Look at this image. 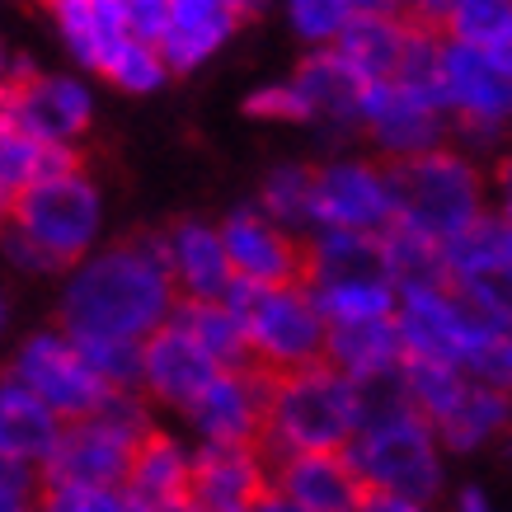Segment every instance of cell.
I'll return each instance as SVG.
<instances>
[{
    "instance_id": "cell-2",
    "label": "cell",
    "mask_w": 512,
    "mask_h": 512,
    "mask_svg": "<svg viewBox=\"0 0 512 512\" xmlns=\"http://www.w3.org/2000/svg\"><path fill=\"white\" fill-rule=\"evenodd\" d=\"M348 466L362 480V508L409 512L433 503L442 489V461H437V433L414 404L400 395V381L390 395L367 400L362 428L348 437Z\"/></svg>"
},
{
    "instance_id": "cell-41",
    "label": "cell",
    "mask_w": 512,
    "mask_h": 512,
    "mask_svg": "<svg viewBox=\"0 0 512 512\" xmlns=\"http://www.w3.org/2000/svg\"><path fill=\"white\" fill-rule=\"evenodd\" d=\"M404 0H353V10H381V15H400Z\"/></svg>"
},
{
    "instance_id": "cell-36",
    "label": "cell",
    "mask_w": 512,
    "mask_h": 512,
    "mask_svg": "<svg viewBox=\"0 0 512 512\" xmlns=\"http://www.w3.org/2000/svg\"><path fill=\"white\" fill-rule=\"evenodd\" d=\"M245 113L249 118H273V123H311V109L296 94V85H268V90L249 94Z\"/></svg>"
},
{
    "instance_id": "cell-42",
    "label": "cell",
    "mask_w": 512,
    "mask_h": 512,
    "mask_svg": "<svg viewBox=\"0 0 512 512\" xmlns=\"http://www.w3.org/2000/svg\"><path fill=\"white\" fill-rule=\"evenodd\" d=\"M231 5H235V15L240 19H254V15H264L273 0H231Z\"/></svg>"
},
{
    "instance_id": "cell-35",
    "label": "cell",
    "mask_w": 512,
    "mask_h": 512,
    "mask_svg": "<svg viewBox=\"0 0 512 512\" xmlns=\"http://www.w3.org/2000/svg\"><path fill=\"white\" fill-rule=\"evenodd\" d=\"M466 376L489 381V386L512 395V329H494V334L484 339V348L466 362Z\"/></svg>"
},
{
    "instance_id": "cell-14",
    "label": "cell",
    "mask_w": 512,
    "mask_h": 512,
    "mask_svg": "<svg viewBox=\"0 0 512 512\" xmlns=\"http://www.w3.org/2000/svg\"><path fill=\"white\" fill-rule=\"evenodd\" d=\"M357 123L372 132V141L386 156H414V151L442 146L447 137V113L395 80H367Z\"/></svg>"
},
{
    "instance_id": "cell-28",
    "label": "cell",
    "mask_w": 512,
    "mask_h": 512,
    "mask_svg": "<svg viewBox=\"0 0 512 512\" xmlns=\"http://www.w3.org/2000/svg\"><path fill=\"white\" fill-rule=\"evenodd\" d=\"M174 315L198 334V343L217 357L221 367H245L249 362L245 329H240V320L231 315L226 301H193V296H188V301H174Z\"/></svg>"
},
{
    "instance_id": "cell-1",
    "label": "cell",
    "mask_w": 512,
    "mask_h": 512,
    "mask_svg": "<svg viewBox=\"0 0 512 512\" xmlns=\"http://www.w3.org/2000/svg\"><path fill=\"white\" fill-rule=\"evenodd\" d=\"M179 287L170 278V235H132L123 245L90 249L71 264L62 292L66 334L146 339L174 311Z\"/></svg>"
},
{
    "instance_id": "cell-19",
    "label": "cell",
    "mask_w": 512,
    "mask_h": 512,
    "mask_svg": "<svg viewBox=\"0 0 512 512\" xmlns=\"http://www.w3.org/2000/svg\"><path fill=\"white\" fill-rule=\"evenodd\" d=\"M235 24L240 15L231 0H170V24L156 38V52L165 57L170 76H184L231 38Z\"/></svg>"
},
{
    "instance_id": "cell-8",
    "label": "cell",
    "mask_w": 512,
    "mask_h": 512,
    "mask_svg": "<svg viewBox=\"0 0 512 512\" xmlns=\"http://www.w3.org/2000/svg\"><path fill=\"white\" fill-rule=\"evenodd\" d=\"M10 372H15L62 423L99 409V400L109 395V386L94 376V367L80 357V348L71 343L66 329H43V334L24 339L15 362H10Z\"/></svg>"
},
{
    "instance_id": "cell-44",
    "label": "cell",
    "mask_w": 512,
    "mask_h": 512,
    "mask_svg": "<svg viewBox=\"0 0 512 512\" xmlns=\"http://www.w3.org/2000/svg\"><path fill=\"white\" fill-rule=\"evenodd\" d=\"M498 184H503V188H508V193H512V151H508V156H503V165H498Z\"/></svg>"
},
{
    "instance_id": "cell-12",
    "label": "cell",
    "mask_w": 512,
    "mask_h": 512,
    "mask_svg": "<svg viewBox=\"0 0 512 512\" xmlns=\"http://www.w3.org/2000/svg\"><path fill=\"white\" fill-rule=\"evenodd\" d=\"M268 456L254 442H202L188 456V508L207 512H245L259 508L268 494Z\"/></svg>"
},
{
    "instance_id": "cell-16",
    "label": "cell",
    "mask_w": 512,
    "mask_h": 512,
    "mask_svg": "<svg viewBox=\"0 0 512 512\" xmlns=\"http://www.w3.org/2000/svg\"><path fill=\"white\" fill-rule=\"evenodd\" d=\"M221 245L235 278L254 282H301V235L282 231L259 207H235L221 221Z\"/></svg>"
},
{
    "instance_id": "cell-22",
    "label": "cell",
    "mask_w": 512,
    "mask_h": 512,
    "mask_svg": "<svg viewBox=\"0 0 512 512\" xmlns=\"http://www.w3.org/2000/svg\"><path fill=\"white\" fill-rule=\"evenodd\" d=\"M170 278L174 287L193 301H221L231 287L235 268L226 259L217 226H202V221H179L170 231Z\"/></svg>"
},
{
    "instance_id": "cell-47",
    "label": "cell",
    "mask_w": 512,
    "mask_h": 512,
    "mask_svg": "<svg viewBox=\"0 0 512 512\" xmlns=\"http://www.w3.org/2000/svg\"><path fill=\"white\" fill-rule=\"evenodd\" d=\"M508 428H512V423H508ZM508 451H512V442H508Z\"/></svg>"
},
{
    "instance_id": "cell-17",
    "label": "cell",
    "mask_w": 512,
    "mask_h": 512,
    "mask_svg": "<svg viewBox=\"0 0 512 512\" xmlns=\"http://www.w3.org/2000/svg\"><path fill=\"white\" fill-rule=\"evenodd\" d=\"M404 357L400 325L390 315H367V320H329L325 325V362L334 372L353 376L357 386L390 381Z\"/></svg>"
},
{
    "instance_id": "cell-26",
    "label": "cell",
    "mask_w": 512,
    "mask_h": 512,
    "mask_svg": "<svg viewBox=\"0 0 512 512\" xmlns=\"http://www.w3.org/2000/svg\"><path fill=\"white\" fill-rule=\"evenodd\" d=\"M381 245H386V268H390L395 292L400 287H442V282H451L447 240H437V235L419 231L409 221L390 217L381 226Z\"/></svg>"
},
{
    "instance_id": "cell-33",
    "label": "cell",
    "mask_w": 512,
    "mask_h": 512,
    "mask_svg": "<svg viewBox=\"0 0 512 512\" xmlns=\"http://www.w3.org/2000/svg\"><path fill=\"white\" fill-rule=\"evenodd\" d=\"M508 19H512V0H456L447 24H442V33L456 38V43L480 47V43H489Z\"/></svg>"
},
{
    "instance_id": "cell-37",
    "label": "cell",
    "mask_w": 512,
    "mask_h": 512,
    "mask_svg": "<svg viewBox=\"0 0 512 512\" xmlns=\"http://www.w3.org/2000/svg\"><path fill=\"white\" fill-rule=\"evenodd\" d=\"M38 498V470L0 456V512H24Z\"/></svg>"
},
{
    "instance_id": "cell-4",
    "label": "cell",
    "mask_w": 512,
    "mask_h": 512,
    "mask_svg": "<svg viewBox=\"0 0 512 512\" xmlns=\"http://www.w3.org/2000/svg\"><path fill=\"white\" fill-rule=\"evenodd\" d=\"M362 414H367V390L353 376L334 372L325 357L292 372H273L259 451L264 456L343 451L348 437L362 428Z\"/></svg>"
},
{
    "instance_id": "cell-13",
    "label": "cell",
    "mask_w": 512,
    "mask_h": 512,
    "mask_svg": "<svg viewBox=\"0 0 512 512\" xmlns=\"http://www.w3.org/2000/svg\"><path fill=\"white\" fill-rule=\"evenodd\" d=\"M259 508H301V512H348L362 508V480L343 451H292L282 456Z\"/></svg>"
},
{
    "instance_id": "cell-5",
    "label": "cell",
    "mask_w": 512,
    "mask_h": 512,
    "mask_svg": "<svg viewBox=\"0 0 512 512\" xmlns=\"http://www.w3.org/2000/svg\"><path fill=\"white\" fill-rule=\"evenodd\" d=\"M221 301L245 329L249 362H259L268 372H292L325 357V315L315 311L311 292L301 282L231 278Z\"/></svg>"
},
{
    "instance_id": "cell-40",
    "label": "cell",
    "mask_w": 512,
    "mask_h": 512,
    "mask_svg": "<svg viewBox=\"0 0 512 512\" xmlns=\"http://www.w3.org/2000/svg\"><path fill=\"white\" fill-rule=\"evenodd\" d=\"M24 71H29V66H24V62H15V57L5 52V43H0V90H5V85H10V80H15V76H24Z\"/></svg>"
},
{
    "instance_id": "cell-20",
    "label": "cell",
    "mask_w": 512,
    "mask_h": 512,
    "mask_svg": "<svg viewBox=\"0 0 512 512\" xmlns=\"http://www.w3.org/2000/svg\"><path fill=\"white\" fill-rule=\"evenodd\" d=\"M292 85H296V94L306 99L311 123L320 118V123H334V127H362L357 123V109H362V90H367V80L343 62V52L334 43L315 47L311 57L296 66Z\"/></svg>"
},
{
    "instance_id": "cell-43",
    "label": "cell",
    "mask_w": 512,
    "mask_h": 512,
    "mask_svg": "<svg viewBox=\"0 0 512 512\" xmlns=\"http://www.w3.org/2000/svg\"><path fill=\"white\" fill-rule=\"evenodd\" d=\"M461 508H466V512H480V508H489V503H484L480 489H461Z\"/></svg>"
},
{
    "instance_id": "cell-18",
    "label": "cell",
    "mask_w": 512,
    "mask_h": 512,
    "mask_svg": "<svg viewBox=\"0 0 512 512\" xmlns=\"http://www.w3.org/2000/svg\"><path fill=\"white\" fill-rule=\"evenodd\" d=\"M123 498L127 508H141V512L188 508V451L170 433L151 428L137 442L132 461H127Z\"/></svg>"
},
{
    "instance_id": "cell-3",
    "label": "cell",
    "mask_w": 512,
    "mask_h": 512,
    "mask_svg": "<svg viewBox=\"0 0 512 512\" xmlns=\"http://www.w3.org/2000/svg\"><path fill=\"white\" fill-rule=\"evenodd\" d=\"M10 231H5V259L19 273H62L90 254L104 231V202L99 188L80 165L47 170L10 202Z\"/></svg>"
},
{
    "instance_id": "cell-7",
    "label": "cell",
    "mask_w": 512,
    "mask_h": 512,
    "mask_svg": "<svg viewBox=\"0 0 512 512\" xmlns=\"http://www.w3.org/2000/svg\"><path fill=\"white\" fill-rule=\"evenodd\" d=\"M437 94L442 109L461 123V137H470L475 146L498 141L512 123V76L494 71L484 62L480 47L456 43L442 33L437 47Z\"/></svg>"
},
{
    "instance_id": "cell-27",
    "label": "cell",
    "mask_w": 512,
    "mask_h": 512,
    "mask_svg": "<svg viewBox=\"0 0 512 512\" xmlns=\"http://www.w3.org/2000/svg\"><path fill=\"white\" fill-rule=\"evenodd\" d=\"M395 381H400V395L414 409H419L428 423H437L447 414L451 404L461 400L466 390V367H456L447 357H433V353H404L400 367H395Z\"/></svg>"
},
{
    "instance_id": "cell-15",
    "label": "cell",
    "mask_w": 512,
    "mask_h": 512,
    "mask_svg": "<svg viewBox=\"0 0 512 512\" xmlns=\"http://www.w3.org/2000/svg\"><path fill=\"white\" fill-rule=\"evenodd\" d=\"M390 221L386 174L372 165H320L311 170V226H348V231H381Z\"/></svg>"
},
{
    "instance_id": "cell-39",
    "label": "cell",
    "mask_w": 512,
    "mask_h": 512,
    "mask_svg": "<svg viewBox=\"0 0 512 512\" xmlns=\"http://www.w3.org/2000/svg\"><path fill=\"white\" fill-rule=\"evenodd\" d=\"M480 52H484V62L494 66V71L512 76V19L494 33V38H489V43H480Z\"/></svg>"
},
{
    "instance_id": "cell-10",
    "label": "cell",
    "mask_w": 512,
    "mask_h": 512,
    "mask_svg": "<svg viewBox=\"0 0 512 512\" xmlns=\"http://www.w3.org/2000/svg\"><path fill=\"white\" fill-rule=\"evenodd\" d=\"M217 372L221 362L202 348L198 334L174 311L141 339V390L179 414H188V404L198 400Z\"/></svg>"
},
{
    "instance_id": "cell-45",
    "label": "cell",
    "mask_w": 512,
    "mask_h": 512,
    "mask_svg": "<svg viewBox=\"0 0 512 512\" xmlns=\"http://www.w3.org/2000/svg\"><path fill=\"white\" fill-rule=\"evenodd\" d=\"M0 329H5V292H0Z\"/></svg>"
},
{
    "instance_id": "cell-46",
    "label": "cell",
    "mask_w": 512,
    "mask_h": 512,
    "mask_svg": "<svg viewBox=\"0 0 512 512\" xmlns=\"http://www.w3.org/2000/svg\"><path fill=\"white\" fill-rule=\"evenodd\" d=\"M503 217H508V226H512V193H508V207H503Z\"/></svg>"
},
{
    "instance_id": "cell-29",
    "label": "cell",
    "mask_w": 512,
    "mask_h": 512,
    "mask_svg": "<svg viewBox=\"0 0 512 512\" xmlns=\"http://www.w3.org/2000/svg\"><path fill=\"white\" fill-rule=\"evenodd\" d=\"M259 212L268 221H278L282 231H296V235L311 231V170L306 165H278L264 179Z\"/></svg>"
},
{
    "instance_id": "cell-9",
    "label": "cell",
    "mask_w": 512,
    "mask_h": 512,
    "mask_svg": "<svg viewBox=\"0 0 512 512\" xmlns=\"http://www.w3.org/2000/svg\"><path fill=\"white\" fill-rule=\"evenodd\" d=\"M268 390H273V372L259 362L221 367L207 381V390L188 404L184 419L202 433V442H254L259 447L268 419Z\"/></svg>"
},
{
    "instance_id": "cell-11",
    "label": "cell",
    "mask_w": 512,
    "mask_h": 512,
    "mask_svg": "<svg viewBox=\"0 0 512 512\" xmlns=\"http://www.w3.org/2000/svg\"><path fill=\"white\" fill-rule=\"evenodd\" d=\"M5 113L38 141L76 146L94 123V94L76 76L24 71V76H15L5 85Z\"/></svg>"
},
{
    "instance_id": "cell-32",
    "label": "cell",
    "mask_w": 512,
    "mask_h": 512,
    "mask_svg": "<svg viewBox=\"0 0 512 512\" xmlns=\"http://www.w3.org/2000/svg\"><path fill=\"white\" fill-rule=\"evenodd\" d=\"M99 76H109L118 90L127 94H151L165 85L170 66L156 52V43H141V38H127L118 52H109V62L99 66Z\"/></svg>"
},
{
    "instance_id": "cell-34",
    "label": "cell",
    "mask_w": 512,
    "mask_h": 512,
    "mask_svg": "<svg viewBox=\"0 0 512 512\" xmlns=\"http://www.w3.org/2000/svg\"><path fill=\"white\" fill-rule=\"evenodd\" d=\"M287 5H292V29L311 47L334 43L353 15V0H287Z\"/></svg>"
},
{
    "instance_id": "cell-6",
    "label": "cell",
    "mask_w": 512,
    "mask_h": 512,
    "mask_svg": "<svg viewBox=\"0 0 512 512\" xmlns=\"http://www.w3.org/2000/svg\"><path fill=\"white\" fill-rule=\"evenodd\" d=\"M381 174L390 188V217L409 221L437 240H451L484 212L475 165L447 146H428L414 156H386Z\"/></svg>"
},
{
    "instance_id": "cell-21",
    "label": "cell",
    "mask_w": 512,
    "mask_h": 512,
    "mask_svg": "<svg viewBox=\"0 0 512 512\" xmlns=\"http://www.w3.org/2000/svg\"><path fill=\"white\" fill-rule=\"evenodd\" d=\"M57 433H62V419L15 372L0 376V456L38 470L47 451L57 447Z\"/></svg>"
},
{
    "instance_id": "cell-31",
    "label": "cell",
    "mask_w": 512,
    "mask_h": 512,
    "mask_svg": "<svg viewBox=\"0 0 512 512\" xmlns=\"http://www.w3.org/2000/svg\"><path fill=\"white\" fill-rule=\"evenodd\" d=\"M80 357L109 390H141V339H104V334H71Z\"/></svg>"
},
{
    "instance_id": "cell-24",
    "label": "cell",
    "mask_w": 512,
    "mask_h": 512,
    "mask_svg": "<svg viewBox=\"0 0 512 512\" xmlns=\"http://www.w3.org/2000/svg\"><path fill=\"white\" fill-rule=\"evenodd\" d=\"M62 165H80L71 146H52V141H38L33 132L5 113V90H0V217L10 212V202L43 179L47 170H62Z\"/></svg>"
},
{
    "instance_id": "cell-38",
    "label": "cell",
    "mask_w": 512,
    "mask_h": 512,
    "mask_svg": "<svg viewBox=\"0 0 512 512\" xmlns=\"http://www.w3.org/2000/svg\"><path fill=\"white\" fill-rule=\"evenodd\" d=\"M451 5H456V0H404V5H400V19L419 24V29L442 33V24H447V15H451Z\"/></svg>"
},
{
    "instance_id": "cell-25",
    "label": "cell",
    "mask_w": 512,
    "mask_h": 512,
    "mask_svg": "<svg viewBox=\"0 0 512 512\" xmlns=\"http://www.w3.org/2000/svg\"><path fill=\"white\" fill-rule=\"evenodd\" d=\"M508 423H512L508 390H498V386H489V381H475V376H470L466 390H461V400L433 423V433L442 437L451 451H480L484 442L498 437Z\"/></svg>"
},
{
    "instance_id": "cell-30",
    "label": "cell",
    "mask_w": 512,
    "mask_h": 512,
    "mask_svg": "<svg viewBox=\"0 0 512 512\" xmlns=\"http://www.w3.org/2000/svg\"><path fill=\"white\" fill-rule=\"evenodd\" d=\"M315 311L329 320H367V315L395 311V282H325V287H306Z\"/></svg>"
},
{
    "instance_id": "cell-23",
    "label": "cell",
    "mask_w": 512,
    "mask_h": 512,
    "mask_svg": "<svg viewBox=\"0 0 512 512\" xmlns=\"http://www.w3.org/2000/svg\"><path fill=\"white\" fill-rule=\"evenodd\" d=\"M334 47L362 80H395L404 47H409V24L400 15H381V10H353Z\"/></svg>"
}]
</instances>
